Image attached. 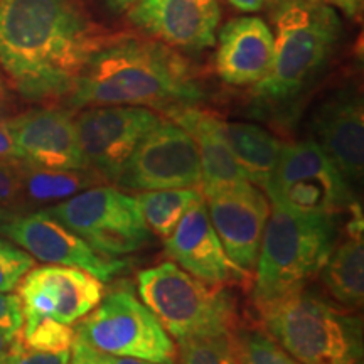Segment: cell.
Returning <instances> with one entry per match:
<instances>
[{
	"label": "cell",
	"mask_w": 364,
	"mask_h": 364,
	"mask_svg": "<svg viewBox=\"0 0 364 364\" xmlns=\"http://www.w3.org/2000/svg\"><path fill=\"white\" fill-rule=\"evenodd\" d=\"M113 36L76 0H0V70L31 102L68 97Z\"/></svg>",
	"instance_id": "1"
},
{
	"label": "cell",
	"mask_w": 364,
	"mask_h": 364,
	"mask_svg": "<svg viewBox=\"0 0 364 364\" xmlns=\"http://www.w3.org/2000/svg\"><path fill=\"white\" fill-rule=\"evenodd\" d=\"M206 97L194 68L156 39L115 34L91 54L68 95L71 108L132 105L166 112Z\"/></svg>",
	"instance_id": "2"
},
{
	"label": "cell",
	"mask_w": 364,
	"mask_h": 364,
	"mask_svg": "<svg viewBox=\"0 0 364 364\" xmlns=\"http://www.w3.org/2000/svg\"><path fill=\"white\" fill-rule=\"evenodd\" d=\"M265 332L300 364H364L363 321L306 287L255 304Z\"/></svg>",
	"instance_id": "3"
},
{
	"label": "cell",
	"mask_w": 364,
	"mask_h": 364,
	"mask_svg": "<svg viewBox=\"0 0 364 364\" xmlns=\"http://www.w3.org/2000/svg\"><path fill=\"white\" fill-rule=\"evenodd\" d=\"M273 59L265 78L253 85L263 102L289 103L307 90L327 65L341 36L334 9L307 0L277 4Z\"/></svg>",
	"instance_id": "4"
},
{
	"label": "cell",
	"mask_w": 364,
	"mask_h": 364,
	"mask_svg": "<svg viewBox=\"0 0 364 364\" xmlns=\"http://www.w3.org/2000/svg\"><path fill=\"white\" fill-rule=\"evenodd\" d=\"M142 302L179 343L231 338L238 326L236 300L223 287L209 285L174 262L145 268L136 277Z\"/></svg>",
	"instance_id": "5"
},
{
	"label": "cell",
	"mask_w": 364,
	"mask_h": 364,
	"mask_svg": "<svg viewBox=\"0 0 364 364\" xmlns=\"http://www.w3.org/2000/svg\"><path fill=\"white\" fill-rule=\"evenodd\" d=\"M336 238V218L292 215L273 208L255 268V304L306 287L326 265Z\"/></svg>",
	"instance_id": "6"
},
{
	"label": "cell",
	"mask_w": 364,
	"mask_h": 364,
	"mask_svg": "<svg viewBox=\"0 0 364 364\" xmlns=\"http://www.w3.org/2000/svg\"><path fill=\"white\" fill-rule=\"evenodd\" d=\"M262 189L273 208L292 215L338 218L356 204L351 184L314 140L282 144Z\"/></svg>",
	"instance_id": "7"
},
{
	"label": "cell",
	"mask_w": 364,
	"mask_h": 364,
	"mask_svg": "<svg viewBox=\"0 0 364 364\" xmlns=\"http://www.w3.org/2000/svg\"><path fill=\"white\" fill-rule=\"evenodd\" d=\"M76 336L107 356L174 364V341L130 289L112 290L78 324Z\"/></svg>",
	"instance_id": "8"
},
{
	"label": "cell",
	"mask_w": 364,
	"mask_h": 364,
	"mask_svg": "<svg viewBox=\"0 0 364 364\" xmlns=\"http://www.w3.org/2000/svg\"><path fill=\"white\" fill-rule=\"evenodd\" d=\"M107 257L130 255L152 238L139 203L110 186H97L44 209Z\"/></svg>",
	"instance_id": "9"
},
{
	"label": "cell",
	"mask_w": 364,
	"mask_h": 364,
	"mask_svg": "<svg viewBox=\"0 0 364 364\" xmlns=\"http://www.w3.org/2000/svg\"><path fill=\"white\" fill-rule=\"evenodd\" d=\"M161 120L147 107H86L75 118L86 169L100 181L115 182L140 140Z\"/></svg>",
	"instance_id": "10"
},
{
	"label": "cell",
	"mask_w": 364,
	"mask_h": 364,
	"mask_svg": "<svg viewBox=\"0 0 364 364\" xmlns=\"http://www.w3.org/2000/svg\"><path fill=\"white\" fill-rule=\"evenodd\" d=\"M201 161L193 136L174 122L161 120L140 140L115 181L134 193L198 188Z\"/></svg>",
	"instance_id": "11"
},
{
	"label": "cell",
	"mask_w": 364,
	"mask_h": 364,
	"mask_svg": "<svg viewBox=\"0 0 364 364\" xmlns=\"http://www.w3.org/2000/svg\"><path fill=\"white\" fill-rule=\"evenodd\" d=\"M201 191L228 258L243 272H255L270 216L267 196L250 181L203 186Z\"/></svg>",
	"instance_id": "12"
},
{
	"label": "cell",
	"mask_w": 364,
	"mask_h": 364,
	"mask_svg": "<svg viewBox=\"0 0 364 364\" xmlns=\"http://www.w3.org/2000/svg\"><path fill=\"white\" fill-rule=\"evenodd\" d=\"M0 235L19 245L36 260L80 268L97 277L100 282L112 280L127 268L124 260L98 253L46 211L16 215L0 226Z\"/></svg>",
	"instance_id": "13"
},
{
	"label": "cell",
	"mask_w": 364,
	"mask_h": 364,
	"mask_svg": "<svg viewBox=\"0 0 364 364\" xmlns=\"http://www.w3.org/2000/svg\"><path fill=\"white\" fill-rule=\"evenodd\" d=\"M136 29L176 51L199 53L216 44L220 0H140L127 11Z\"/></svg>",
	"instance_id": "14"
},
{
	"label": "cell",
	"mask_w": 364,
	"mask_h": 364,
	"mask_svg": "<svg viewBox=\"0 0 364 364\" xmlns=\"http://www.w3.org/2000/svg\"><path fill=\"white\" fill-rule=\"evenodd\" d=\"M7 122L21 162L43 169L88 171L70 112L38 108Z\"/></svg>",
	"instance_id": "15"
},
{
	"label": "cell",
	"mask_w": 364,
	"mask_h": 364,
	"mask_svg": "<svg viewBox=\"0 0 364 364\" xmlns=\"http://www.w3.org/2000/svg\"><path fill=\"white\" fill-rule=\"evenodd\" d=\"M24 311L51 316L73 324L103 299V282L80 268L46 265L29 270L19 284Z\"/></svg>",
	"instance_id": "16"
},
{
	"label": "cell",
	"mask_w": 364,
	"mask_h": 364,
	"mask_svg": "<svg viewBox=\"0 0 364 364\" xmlns=\"http://www.w3.org/2000/svg\"><path fill=\"white\" fill-rule=\"evenodd\" d=\"M164 247L182 270L209 285L240 284L250 275L228 258L209 220L204 198L181 218L172 235L164 240Z\"/></svg>",
	"instance_id": "17"
},
{
	"label": "cell",
	"mask_w": 364,
	"mask_h": 364,
	"mask_svg": "<svg viewBox=\"0 0 364 364\" xmlns=\"http://www.w3.org/2000/svg\"><path fill=\"white\" fill-rule=\"evenodd\" d=\"M311 134L349 184L363 181L364 108L356 91H338L318 105L311 120Z\"/></svg>",
	"instance_id": "18"
},
{
	"label": "cell",
	"mask_w": 364,
	"mask_h": 364,
	"mask_svg": "<svg viewBox=\"0 0 364 364\" xmlns=\"http://www.w3.org/2000/svg\"><path fill=\"white\" fill-rule=\"evenodd\" d=\"M216 73L231 86L257 85L270 70L273 33L260 17L228 21L216 36Z\"/></svg>",
	"instance_id": "19"
},
{
	"label": "cell",
	"mask_w": 364,
	"mask_h": 364,
	"mask_svg": "<svg viewBox=\"0 0 364 364\" xmlns=\"http://www.w3.org/2000/svg\"><path fill=\"white\" fill-rule=\"evenodd\" d=\"M164 113L193 136L201 161L203 186L248 181L228 144L225 122L216 113L198 105H179L167 108Z\"/></svg>",
	"instance_id": "20"
},
{
	"label": "cell",
	"mask_w": 364,
	"mask_h": 364,
	"mask_svg": "<svg viewBox=\"0 0 364 364\" xmlns=\"http://www.w3.org/2000/svg\"><path fill=\"white\" fill-rule=\"evenodd\" d=\"M343 238H336L332 252L322 267V284L341 306L358 309L364 300V221L356 203L348 211Z\"/></svg>",
	"instance_id": "21"
},
{
	"label": "cell",
	"mask_w": 364,
	"mask_h": 364,
	"mask_svg": "<svg viewBox=\"0 0 364 364\" xmlns=\"http://www.w3.org/2000/svg\"><path fill=\"white\" fill-rule=\"evenodd\" d=\"M225 134L248 181L262 188L279 161L280 140L262 127L247 122H225Z\"/></svg>",
	"instance_id": "22"
},
{
	"label": "cell",
	"mask_w": 364,
	"mask_h": 364,
	"mask_svg": "<svg viewBox=\"0 0 364 364\" xmlns=\"http://www.w3.org/2000/svg\"><path fill=\"white\" fill-rule=\"evenodd\" d=\"M100 179L90 171L43 169L22 162V193L29 201L46 204L61 201L93 188Z\"/></svg>",
	"instance_id": "23"
},
{
	"label": "cell",
	"mask_w": 364,
	"mask_h": 364,
	"mask_svg": "<svg viewBox=\"0 0 364 364\" xmlns=\"http://www.w3.org/2000/svg\"><path fill=\"white\" fill-rule=\"evenodd\" d=\"M203 198V191L198 188L147 191L135 196L150 233L159 236L162 241L169 238L181 218Z\"/></svg>",
	"instance_id": "24"
},
{
	"label": "cell",
	"mask_w": 364,
	"mask_h": 364,
	"mask_svg": "<svg viewBox=\"0 0 364 364\" xmlns=\"http://www.w3.org/2000/svg\"><path fill=\"white\" fill-rule=\"evenodd\" d=\"M21 343L36 351L61 353L71 351L76 339V331L70 324L59 322L51 316H43L22 309Z\"/></svg>",
	"instance_id": "25"
},
{
	"label": "cell",
	"mask_w": 364,
	"mask_h": 364,
	"mask_svg": "<svg viewBox=\"0 0 364 364\" xmlns=\"http://www.w3.org/2000/svg\"><path fill=\"white\" fill-rule=\"evenodd\" d=\"M238 364H300L267 332L243 329L231 336Z\"/></svg>",
	"instance_id": "26"
},
{
	"label": "cell",
	"mask_w": 364,
	"mask_h": 364,
	"mask_svg": "<svg viewBox=\"0 0 364 364\" xmlns=\"http://www.w3.org/2000/svg\"><path fill=\"white\" fill-rule=\"evenodd\" d=\"M179 358V364H238L231 338L182 341Z\"/></svg>",
	"instance_id": "27"
},
{
	"label": "cell",
	"mask_w": 364,
	"mask_h": 364,
	"mask_svg": "<svg viewBox=\"0 0 364 364\" xmlns=\"http://www.w3.org/2000/svg\"><path fill=\"white\" fill-rule=\"evenodd\" d=\"M34 258L11 241L0 238V292H12L24 275L33 270Z\"/></svg>",
	"instance_id": "28"
},
{
	"label": "cell",
	"mask_w": 364,
	"mask_h": 364,
	"mask_svg": "<svg viewBox=\"0 0 364 364\" xmlns=\"http://www.w3.org/2000/svg\"><path fill=\"white\" fill-rule=\"evenodd\" d=\"M22 198V162L0 161V204L11 209L17 206Z\"/></svg>",
	"instance_id": "29"
},
{
	"label": "cell",
	"mask_w": 364,
	"mask_h": 364,
	"mask_svg": "<svg viewBox=\"0 0 364 364\" xmlns=\"http://www.w3.org/2000/svg\"><path fill=\"white\" fill-rule=\"evenodd\" d=\"M70 356L71 351L48 353L26 348L19 338L16 346L12 348V351L9 353V356L4 359V364H68L70 363Z\"/></svg>",
	"instance_id": "30"
},
{
	"label": "cell",
	"mask_w": 364,
	"mask_h": 364,
	"mask_svg": "<svg viewBox=\"0 0 364 364\" xmlns=\"http://www.w3.org/2000/svg\"><path fill=\"white\" fill-rule=\"evenodd\" d=\"M0 327L19 332L22 327V304L19 295L0 292Z\"/></svg>",
	"instance_id": "31"
},
{
	"label": "cell",
	"mask_w": 364,
	"mask_h": 364,
	"mask_svg": "<svg viewBox=\"0 0 364 364\" xmlns=\"http://www.w3.org/2000/svg\"><path fill=\"white\" fill-rule=\"evenodd\" d=\"M7 120L9 118L0 113V161H21Z\"/></svg>",
	"instance_id": "32"
},
{
	"label": "cell",
	"mask_w": 364,
	"mask_h": 364,
	"mask_svg": "<svg viewBox=\"0 0 364 364\" xmlns=\"http://www.w3.org/2000/svg\"><path fill=\"white\" fill-rule=\"evenodd\" d=\"M311 4H317V6H326L331 9H338L344 14L348 19H356V17L363 11L364 0H307Z\"/></svg>",
	"instance_id": "33"
},
{
	"label": "cell",
	"mask_w": 364,
	"mask_h": 364,
	"mask_svg": "<svg viewBox=\"0 0 364 364\" xmlns=\"http://www.w3.org/2000/svg\"><path fill=\"white\" fill-rule=\"evenodd\" d=\"M73 353L70 356V363L68 364H97L98 353L95 351L91 346L85 343L83 339H80L76 336L75 344H73Z\"/></svg>",
	"instance_id": "34"
},
{
	"label": "cell",
	"mask_w": 364,
	"mask_h": 364,
	"mask_svg": "<svg viewBox=\"0 0 364 364\" xmlns=\"http://www.w3.org/2000/svg\"><path fill=\"white\" fill-rule=\"evenodd\" d=\"M17 339H19V332L6 329V327H0V361L9 356V353L12 351Z\"/></svg>",
	"instance_id": "35"
},
{
	"label": "cell",
	"mask_w": 364,
	"mask_h": 364,
	"mask_svg": "<svg viewBox=\"0 0 364 364\" xmlns=\"http://www.w3.org/2000/svg\"><path fill=\"white\" fill-rule=\"evenodd\" d=\"M236 11L240 12H258L262 11L267 4H272V0H228Z\"/></svg>",
	"instance_id": "36"
},
{
	"label": "cell",
	"mask_w": 364,
	"mask_h": 364,
	"mask_svg": "<svg viewBox=\"0 0 364 364\" xmlns=\"http://www.w3.org/2000/svg\"><path fill=\"white\" fill-rule=\"evenodd\" d=\"M140 0H105L108 11L115 16H120V14H125L129 9H132L135 4H139Z\"/></svg>",
	"instance_id": "37"
},
{
	"label": "cell",
	"mask_w": 364,
	"mask_h": 364,
	"mask_svg": "<svg viewBox=\"0 0 364 364\" xmlns=\"http://www.w3.org/2000/svg\"><path fill=\"white\" fill-rule=\"evenodd\" d=\"M107 356V354H105ZM108 364H157V363H149L142 361V359H134V358H117V356H107Z\"/></svg>",
	"instance_id": "38"
},
{
	"label": "cell",
	"mask_w": 364,
	"mask_h": 364,
	"mask_svg": "<svg viewBox=\"0 0 364 364\" xmlns=\"http://www.w3.org/2000/svg\"><path fill=\"white\" fill-rule=\"evenodd\" d=\"M9 102V93H7V86H6V80H4V73L0 70V113H4V108Z\"/></svg>",
	"instance_id": "39"
},
{
	"label": "cell",
	"mask_w": 364,
	"mask_h": 364,
	"mask_svg": "<svg viewBox=\"0 0 364 364\" xmlns=\"http://www.w3.org/2000/svg\"><path fill=\"white\" fill-rule=\"evenodd\" d=\"M16 215H19V213L12 211V209H9V208L2 206V204H0V226H2L4 223H7L9 220H12V218L16 216Z\"/></svg>",
	"instance_id": "40"
},
{
	"label": "cell",
	"mask_w": 364,
	"mask_h": 364,
	"mask_svg": "<svg viewBox=\"0 0 364 364\" xmlns=\"http://www.w3.org/2000/svg\"><path fill=\"white\" fill-rule=\"evenodd\" d=\"M97 364H108V359H107V356H105V354H100V353H98Z\"/></svg>",
	"instance_id": "41"
},
{
	"label": "cell",
	"mask_w": 364,
	"mask_h": 364,
	"mask_svg": "<svg viewBox=\"0 0 364 364\" xmlns=\"http://www.w3.org/2000/svg\"><path fill=\"white\" fill-rule=\"evenodd\" d=\"M280 2H284V0H272L273 6H277V4H280Z\"/></svg>",
	"instance_id": "42"
},
{
	"label": "cell",
	"mask_w": 364,
	"mask_h": 364,
	"mask_svg": "<svg viewBox=\"0 0 364 364\" xmlns=\"http://www.w3.org/2000/svg\"><path fill=\"white\" fill-rule=\"evenodd\" d=\"M0 364H4V359H2V361H0Z\"/></svg>",
	"instance_id": "43"
}]
</instances>
